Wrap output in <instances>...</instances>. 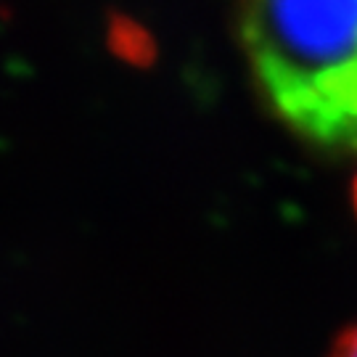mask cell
Wrapping results in <instances>:
<instances>
[{
	"mask_svg": "<svg viewBox=\"0 0 357 357\" xmlns=\"http://www.w3.org/2000/svg\"><path fill=\"white\" fill-rule=\"evenodd\" d=\"M238 38L289 128L357 149V0H238Z\"/></svg>",
	"mask_w": 357,
	"mask_h": 357,
	"instance_id": "6da1fadb",
	"label": "cell"
},
{
	"mask_svg": "<svg viewBox=\"0 0 357 357\" xmlns=\"http://www.w3.org/2000/svg\"><path fill=\"white\" fill-rule=\"evenodd\" d=\"M355 204H357V183H355Z\"/></svg>",
	"mask_w": 357,
	"mask_h": 357,
	"instance_id": "3957f363",
	"label": "cell"
},
{
	"mask_svg": "<svg viewBox=\"0 0 357 357\" xmlns=\"http://www.w3.org/2000/svg\"><path fill=\"white\" fill-rule=\"evenodd\" d=\"M331 357H357V326L339 339L336 349L331 352Z\"/></svg>",
	"mask_w": 357,
	"mask_h": 357,
	"instance_id": "7a4b0ae2",
	"label": "cell"
}]
</instances>
